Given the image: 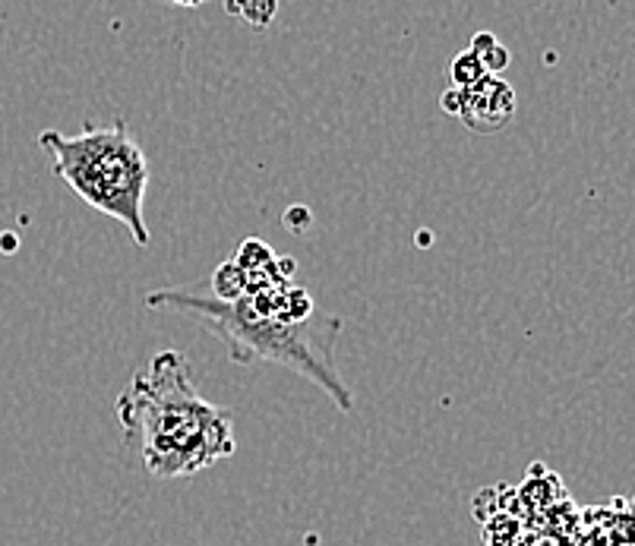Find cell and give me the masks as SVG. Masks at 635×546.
Wrapping results in <instances>:
<instances>
[{
	"instance_id": "cell-5",
	"label": "cell",
	"mask_w": 635,
	"mask_h": 546,
	"mask_svg": "<svg viewBox=\"0 0 635 546\" xmlns=\"http://www.w3.org/2000/svg\"><path fill=\"white\" fill-rule=\"evenodd\" d=\"M244 294H247V278H244V272L237 269L234 259L222 262V266H218L215 275H212V294H209V297L222 300V303H234V300H241Z\"/></svg>"
},
{
	"instance_id": "cell-12",
	"label": "cell",
	"mask_w": 635,
	"mask_h": 546,
	"mask_svg": "<svg viewBox=\"0 0 635 546\" xmlns=\"http://www.w3.org/2000/svg\"><path fill=\"white\" fill-rule=\"evenodd\" d=\"M0 250L13 253L16 250V234H0Z\"/></svg>"
},
{
	"instance_id": "cell-6",
	"label": "cell",
	"mask_w": 635,
	"mask_h": 546,
	"mask_svg": "<svg viewBox=\"0 0 635 546\" xmlns=\"http://www.w3.org/2000/svg\"><path fill=\"white\" fill-rule=\"evenodd\" d=\"M468 51L478 54V60L484 64L487 76H500L509 67V60H512V54L500 42H496L493 32H478V35H474V42H471Z\"/></svg>"
},
{
	"instance_id": "cell-10",
	"label": "cell",
	"mask_w": 635,
	"mask_h": 546,
	"mask_svg": "<svg viewBox=\"0 0 635 546\" xmlns=\"http://www.w3.org/2000/svg\"><path fill=\"white\" fill-rule=\"evenodd\" d=\"M285 221H288V228H291L294 234H301L304 225H310V212L301 209V206H291V209L285 212Z\"/></svg>"
},
{
	"instance_id": "cell-4",
	"label": "cell",
	"mask_w": 635,
	"mask_h": 546,
	"mask_svg": "<svg viewBox=\"0 0 635 546\" xmlns=\"http://www.w3.org/2000/svg\"><path fill=\"white\" fill-rule=\"evenodd\" d=\"M459 117L471 133H481V136L500 133L515 117V89L503 76H487L478 86L462 92Z\"/></svg>"
},
{
	"instance_id": "cell-3",
	"label": "cell",
	"mask_w": 635,
	"mask_h": 546,
	"mask_svg": "<svg viewBox=\"0 0 635 546\" xmlns=\"http://www.w3.org/2000/svg\"><path fill=\"white\" fill-rule=\"evenodd\" d=\"M38 143L48 152L54 174L95 212H102L130 231L140 247H149L146 190L149 161L140 143L130 136L124 120L114 127H92L79 136L45 130Z\"/></svg>"
},
{
	"instance_id": "cell-2",
	"label": "cell",
	"mask_w": 635,
	"mask_h": 546,
	"mask_svg": "<svg viewBox=\"0 0 635 546\" xmlns=\"http://www.w3.org/2000/svg\"><path fill=\"white\" fill-rule=\"evenodd\" d=\"M146 307L181 313L200 322L228 348V357L234 363H279V367H288L291 373L316 382L345 414L354 411V395L345 386L339 367H335V338L342 329V322L335 316L313 313L304 322H282L256 313L247 297L222 303L209 294L181 288L146 294Z\"/></svg>"
},
{
	"instance_id": "cell-9",
	"label": "cell",
	"mask_w": 635,
	"mask_h": 546,
	"mask_svg": "<svg viewBox=\"0 0 635 546\" xmlns=\"http://www.w3.org/2000/svg\"><path fill=\"white\" fill-rule=\"evenodd\" d=\"M607 546H632V515H623L620 528L610 531V543Z\"/></svg>"
},
{
	"instance_id": "cell-11",
	"label": "cell",
	"mask_w": 635,
	"mask_h": 546,
	"mask_svg": "<svg viewBox=\"0 0 635 546\" xmlns=\"http://www.w3.org/2000/svg\"><path fill=\"white\" fill-rule=\"evenodd\" d=\"M440 101H443V111H446V114L459 117V111H462V92H459V89H446Z\"/></svg>"
},
{
	"instance_id": "cell-7",
	"label": "cell",
	"mask_w": 635,
	"mask_h": 546,
	"mask_svg": "<svg viewBox=\"0 0 635 546\" xmlns=\"http://www.w3.org/2000/svg\"><path fill=\"white\" fill-rule=\"evenodd\" d=\"M449 76H452V89L465 92L471 86H478L481 79H487V70H484V64L478 60V54H474V51H462V54L452 57Z\"/></svg>"
},
{
	"instance_id": "cell-1",
	"label": "cell",
	"mask_w": 635,
	"mask_h": 546,
	"mask_svg": "<svg viewBox=\"0 0 635 546\" xmlns=\"http://www.w3.org/2000/svg\"><path fill=\"white\" fill-rule=\"evenodd\" d=\"M117 417L155 480L193 477L237 449L231 417L196 392L193 367L181 351L155 354L149 367L130 376L117 398Z\"/></svg>"
},
{
	"instance_id": "cell-8",
	"label": "cell",
	"mask_w": 635,
	"mask_h": 546,
	"mask_svg": "<svg viewBox=\"0 0 635 546\" xmlns=\"http://www.w3.org/2000/svg\"><path fill=\"white\" fill-rule=\"evenodd\" d=\"M225 10L234 13V16H241L250 29H260L263 32V29H269L275 13H279V4H272V0H256V4H234V0H228Z\"/></svg>"
}]
</instances>
